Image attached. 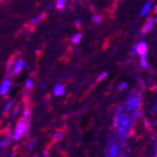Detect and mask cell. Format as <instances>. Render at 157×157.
Masks as SVG:
<instances>
[{
    "label": "cell",
    "mask_w": 157,
    "mask_h": 157,
    "mask_svg": "<svg viewBox=\"0 0 157 157\" xmlns=\"http://www.w3.org/2000/svg\"><path fill=\"white\" fill-rule=\"evenodd\" d=\"M75 24L76 25V26H77V27H79V26H80V25H81V22H80L79 20H77V21H75Z\"/></svg>",
    "instance_id": "cb8c5ba5"
},
{
    "label": "cell",
    "mask_w": 157,
    "mask_h": 157,
    "mask_svg": "<svg viewBox=\"0 0 157 157\" xmlns=\"http://www.w3.org/2000/svg\"><path fill=\"white\" fill-rule=\"evenodd\" d=\"M136 51L139 55H141V56L145 55V54H146V51H147V46H146V44H144V42H140V44H138L136 45Z\"/></svg>",
    "instance_id": "7c38bea8"
},
{
    "label": "cell",
    "mask_w": 157,
    "mask_h": 157,
    "mask_svg": "<svg viewBox=\"0 0 157 157\" xmlns=\"http://www.w3.org/2000/svg\"><path fill=\"white\" fill-rule=\"evenodd\" d=\"M151 28H152V24H151V22H148L147 25H146V26L144 27V31L147 32V31H149L150 29H151Z\"/></svg>",
    "instance_id": "d6986e66"
},
{
    "label": "cell",
    "mask_w": 157,
    "mask_h": 157,
    "mask_svg": "<svg viewBox=\"0 0 157 157\" xmlns=\"http://www.w3.org/2000/svg\"><path fill=\"white\" fill-rule=\"evenodd\" d=\"M21 112H22V104H18L15 106L12 107V109L10 110V112L9 113V115H8L9 125H10L14 121H15V119L20 115Z\"/></svg>",
    "instance_id": "277c9868"
},
{
    "label": "cell",
    "mask_w": 157,
    "mask_h": 157,
    "mask_svg": "<svg viewBox=\"0 0 157 157\" xmlns=\"http://www.w3.org/2000/svg\"><path fill=\"white\" fill-rule=\"evenodd\" d=\"M12 142H14V140L11 136L0 134V150L1 151H6L12 144Z\"/></svg>",
    "instance_id": "5b68a950"
},
{
    "label": "cell",
    "mask_w": 157,
    "mask_h": 157,
    "mask_svg": "<svg viewBox=\"0 0 157 157\" xmlns=\"http://www.w3.org/2000/svg\"><path fill=\"white\" fill-rule=\"evenodd\" d=\"M116 152H117V147H116L115 145H113V147H112V149H111V153H110V155H111V156H115V155H116Z\"/></svg>",
    "instance_id": "ffe728a7"
},
{
    "label": "cell",
    "mask_w": 157,
    "mask_h": 157,
    "mask_svg": "<svg viewBox=\"0 0 157 157\" xmlns=\"http://www.w3.org/2000/svg\"><path fill=\"white\" fill-rule=\"evenodd\" d=\"M37 137H31V138H28V140L26 141L25 143V149H26V151L27 152H32L35 148H36V145H37Z\"/></svg>",
    "instance_id": "9c48e42d"
},
{
    "label": "cell",
    "mask_w": 157,
    "mask_h": 157,
    "mask_svg": "<svg viewBox=\"0 0 157 157\" xmlns=\"http://www.w3.org/2000/svg\"><path fill=\"white\" fill-rule=\"evenodd\" d=\"M151 3H147L144 6V8H143V10H142V11H141V15H146L147 12L151 10Z\"/></svg>",
    "instance_id": "e0dca14e"
},
{
    "label": "cell",
    "mask_w": 157,
    "mask_h": 157,
    "mask_svg": "<svg viewBox=\"0 0 157 157\" xmlns=\"http://www.w3.org/2000/svg\"><path fill=\"white\" fill-rule=\"evenodd\" d=\"M2 2H4V0H0V3H2Z\"/></svg>",
    "instance_id": "d4e9b609"
},
{
    "label": "cell",
    "mask_w": 157,
    "mask_h": 157,
    "mask_svg": "<svg viewBox=\"0 0 157 157\" xmlns=\"http://www.w3.org/2000/svg\"><path fill=\"white\" fill-rule=\"evenodd\" d=\"M8 1H10V0H5V2H8Z\"/></svg>",
    "instance_id": "4316f807"
},
{
    "label": "cell",
    "mask_w": 157,
    "mask_h": 157,
    "mask_svg": "<svg viewBox=\"0 0 157 157\" xmlns=\"http://www.w3.org/2000/svg\"><path fill=\"white\" fill-rule=\"evenodd\" d=\"M126 87H127V84H126V83H122V84L120 85V90H123V89H125Z\"/></svg>",
    "instance_id": "603a6c76"
},
{
    "label": "cell",
    "mask_w": 157,
    "mask_h": 157,
    "mask_svg": "<svg viewBox=\"0 0 157 157\" xmlns=\"http://www.w3.org/2000/svg\"><path fill=\"white\" fill-rule=\"evenodd\" d=\"M14 106V101L13 100H8V101L5 103L3 109H2V115L4 117H7L9 115V113L10 112V110L12 109V107Z\"/></svg>",
    "instance_id": "30bf717a"
},
{
    "label": "cell",
    "mask_w": 157,
    "mask_h": 157,
    "mask_svg": "<svg viewBox=\"0 0 157 157\" xmlns=\"http://www.w3.org/2000/svg\"><path fill=\"white\" fill-rule=\"evenodd\" d=\"M12 87L11 78H4L0 83V96L6 97L10 91Z\"/></svg>",
    "instance_id": "3957f363"
},
{
    "label": "cell",
    "mask_w": 157,
    "mask_h": 157,
    "mask_svg": "<svg viewBox=\"0 0 157 157\" xmlns=\"http://www.w3.org/2000/svg\"><path fill=\"white\" fill-rule=\"evenodd\" d=\"M52 93L56 97H61V96L65 95L66 89L62 84H56L52 89Z\"/></svg>",
    "instance_id": "ba28073f"
},
{
    "label": "cell",
    "mask_w": 157,
    "mask_h": 157,
    "mask_svg": "<svg viewBox=\"0 0 157 157\" xmlns=\"http://www.w3.org/2000/svg\"><path fill=\"white\" fill-rule=\"evenodd\" d=\"M65 135H66V132L63 129H58V130H56L53 133V135H52V142H53L54 144L55 143H58V142H60L65 137Z\"/></svg>",
    "instance_id": "52a82bcc"
},
{
    "label": "cell",
    "mask_w": 157,
    "mask_h": 157,
    "mask_svg": "<svg viewBox=\"0 0 157 157\" xmlns=\"http://www.w3.org/2000/svg\"><path fill=\"white\" fill-rule=\"evenodd\" d=\"M45 18H46V13L45 12H42V13L39 14V15L31 18L30 20H28V22L26 23V25L29 26V27H34L35 25H37L40 23H41Z\"/></svg>",
    "instance_id": "8992f818"
},
{
    "label": "cell",
    "mask_w": 157,
    "mask_h": 157,
    "mask_svg": "<svg viewBox=\"0 0 157 157\" xmlns=\"http://www.w3.org/2000/svg\"><path fill=\"white\" fill-rule=\"evenodd\" d=\"M46 87H47L46 83H40V90H45Z\"/></svg>",
    "instance_id": "7402d4cb"
},
{
    "label": "cell",
    "mask_w": 157,
    "mask_h": 157,
    "mask_svg": "<svg viewBox=\"0 0 157 157\" xmlns=\"http://www.w3.org/2000/svg\"><path fill=\"white\" fill-rule=\"evenodd\" d=\"M82 40V34L81 33H76L75 35H74L71 39V41H72L73 44H78L79 42L81 41Z\"/></svg>",
    "instance_id": "9a60e30c"
},
{
    "label": "cell",
    "mask_w": 157,
    "mask_h": 157,
    "mask_svg": "<svg viewBox=\"0 0 157 157\" xmlns=\"http://www.w3.org/2000/svg\"><path fill=\"white\" fill-rule=\"evenodd\" d=\"M68 0H56V4H55V7L56 10H62L65 9L66 7V3H67Z\"/></svg>",
    "instance_id": "4fadbf2b"
},
{
    "label": "cell",
    "mask_w": 157,
    "mask_h": 157,
    "mask_svg": "<svg viewBox=\"0 0 157 157\" xmlns=\"http://www.w3.org/2000/svg\"><path fill=\"white\" fill-rule=\"evenodd\" d=\"M31 30H32V27H29V26L25 25V26L23 28V29L20 31L19 35H20L21 37H26V36H28V35L30 34Z\"/></svg>",
    "instance_id": "5bb4252c"
},
{
    "label": "cell",
    "mask_w": 157,
    "mask_h": 157,
    "mask_svg": "<svg viewBox=\"0 0 157 157\" xmlns=\"http://www.w3.org/2000/svg\"><path fill=\"white\" fill-rule=\"evenodd\" d=\"M29 131H30V122L25 121L19 118L12 130V138L15 142H19L24 137H27L29 136Z\"/></svg>",
    "instance_id": "6da1fadb"
},
{
    "label": "cell",
    "mask_w": 157,
    "mask_h": 157,
    "mask_svg": "<svg viewBox=\"0 0 157 157\" xmlns=\"http://www.w3.org/2000/svg\"><path fill=\"white\" fill-rule=\"evenodd\" d=\"M136 99H132L131 101H129L126 105V110H131L134 107H136Z\"/></svg>",
    "instance_id": "2e32d148"
},
{
    "label": "cell",
    "mask_w": 157,
    "mask_h": 157,
    "mask_svg": "<svg viewBox=\"0 0 157 157\" xmlns=\"http://www.w3.org/2000/svg\"><path fill=\"white\" fill-rule=\"evenodd\" d=\"M155 11L157 12V6H156V8H155Z\"/></svg>",
    "instance_id": "484cf974"
},
{
    "label": "cell",
    "mask_w": 157,
    "mask_h": 157,
    "mask_svg": "<svg viewBox=\"0 0 157 157\" xmlns=\"http://www.w3.org/2000/svg\"><path fill=\"white\" fill-rule=\"evenodd\" d=\"M92 21H93L95 24H99V23H101V22H102V18H101V16H99V15H95V16L92 18Z\"/></svg>",
    "instance_id": "ac0fdd59"
},
{
    "label": "cell",
    "mask_w": 157,
    "mask_h": 157,
    "mask_svg": "<svg viewBox=\"0 0 157 157\" xmlns=\"http://www.w3.org/2000/svg\"><path fill=\"white\" fill-rule=\"evenodd\" d=\"M34 86H35V81L33 78L29 77L27 78L25 82V90L26 91H31L34 89Z\"/></svg>",
    "instance_id": "8fae6325"
},
{
    "label": "cell",
    "mask_w": 157,
    "mask_h": 157,
    "mask_svg": "<svg viewBox=\"0 0 157 157\" xmlns=\"http://www.w3.org/2000/svg\"><path fill=\"white\" fill-rule=\"evenodd\" d=\"M106 76H107V74H106V73H103L102 75H100V76L98 77V81H102V80H104L105 78H106Z\"/></svg>",
    "instance_id": "44dd1931"
},
{
    "label": "cell",
    "mask_w": 157,
    "mask_h": 157,
    "mask_svg": "<svg viewBox=\"0 0 157 157\" xmlns=\"http://www.w3.org/2000/svg\"><path fill=\"white\" fill-rule=\"evenodd\" d=\"M25 65H26L25 61L23 59L18 58L15 60V62H14V65H13V68H12V71H11V78L18 76L25 69Z\"/></svg>",
    "instance_id": "7a4b0ae2"
}]
</instances>
